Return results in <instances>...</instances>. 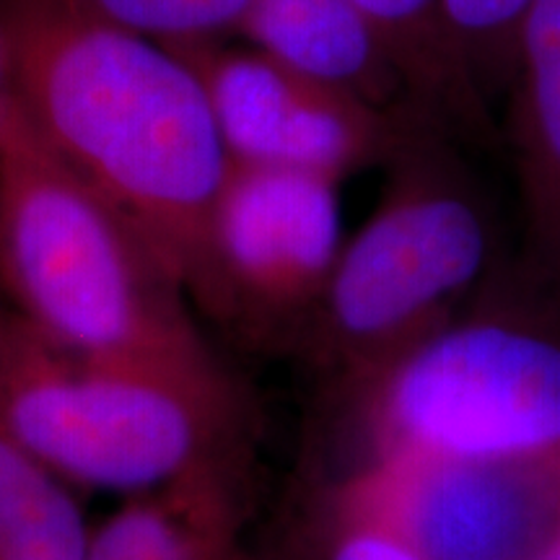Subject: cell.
Returning a JSON list of instances; mask_svg holds the SVG:
<instances>
[{
    "label": "cell",
    "mask_w": 560,
    "mask_h": 560,
    "mask_svg": "<svg viewBox=\"0 0 560 560\" xmlns=\"http://www.w3.org/2000/svg\"><path fill=\"white\" fill-rule=\"evenodd\" d=\"M11 96L70 172L151 244L187 299L231 156L179 50L79 0H0Z\"/></svg>",
    "instance_id": "6da1fadb"
},
{
    "label": "cell",
    "mask_w": 560,
    "mask_h": 560,
    "mask_svg": "<svg viewBox=\"0 0 560 560\" xmlns=\"http://www.w3.org/2000/svg\"><path fill=\"white\" fill-rule=\"evenodd\" d=\"M0 423L73 488L128 495L202 470H247V392L215 350L91 355L0 306Z\"/></svg>",
    "instance_id": "7a4b0ae2"
},
{
    "label": "cell",
    "mask_w": 560,
    "mask_h": 560,
    "mask_svg": "<svg viewBox=\"0 0 560 560\" xmlns=\"http://www.w3.org/2000/svg\"><path fill=\"white\" fill-rule=\"evenodd\" d=\"M342 402L353 457L340 472L408 459L560 452V283L520 265Z\"/></svg>",
    "instance_id": "3957f363"
},
{
    "label": "cell",
    "mask_w": 560,
    "mask_h": 560,
    "mask_svg": "<svg viewBox=\"0 0 560 560\" xmlns=\"http://www.w3.org/2000/svg\"><path fill=\"white\" fill-rule=\"evenodd\" d=\"M0 289L34 332L79 353L187 359L210 350L174 272L47 149L13 96L0 117Z\"/></svg>",
    "instance_id": "277c9868"
},
{
    "label": "cell",
    "mask_w": 560,
    "mask_h": 560,
    "mask_svg": "<svg viewBox=\"0 0 560 560\" xmlns=\"http://www.w3.org/2000/svg\"><path fill=\"white\" fill-rule=\"evenodd\" d=\"M457 136L423 122L384 172L374 210L340 249L296 348L332 392L454 317L499 270L495 223Z\"/></svg>",
    "instance_id": "5b68a950"
},
{
    "label": "cell",
    "mask_w": 560,
    "mask_h": 560,
    "mask_svg": "<svg viewBox=\"0 0 560 560\" xmlns=\"http://www.w3.org/2000/svg\"><path fill=\"white\" fill-rule=\"evenodd\" d=\"M340 182L231 164L190 301L260 346H291L317 310L342 244Z\"/></svg>",
    "instance_id": "8992f818"
},
{
    "label": "cell",
    "mask_w": 560,
    "mask_h": 560,
    "mask_svg": "<svg viewBox=\"0 0 560 560\" xmlns=\"http://www.w3.org/2000/svg\"><path fill=\"white\" fill-rule=\"evenodd\" d=\"M234 39L174 47L206 86L231 164L342 182L371 166L384 170L418 125L436 122L420 112L380 107Z\"/></svg>",
    "instance_id": "52a82bcc"
},
{
    "label": "cell",
    "mask_w": 560,
    "mask_h": 560,
    "mask_svg": "<svg viewBox=\"0 0 560 560\" xmlns=\"http://www.w3.org/2000/svg\"><path fill=\"white\" fill-rule=\"evenodd\" d=\"M338 475L359 482L425 560H537L560 532V452Z\"/></svg>",
    "instance_id": "ba28073f"
},
{
    "label": "cell",
    "mask_w": 560,
    "mask_h": 560,
    "mask_svg": "<svg viewBox=\"0 0 560 560\" xmlns=\"http://www.w3.org/2000/svg\"><path fill=\"white\" fill-rule=\"evenodd\" d=\"M506 91L524 215L522 262L560 283V0H532Z\"/></svg>",
    "instance_id": "9c48e42d"
},
{
    "label": "cell",
    "mask_w": 560,
    "mask_h": 560,
    "mask_svg": "<svg viewBox=\"0 0 560 560\" xmlns=\"http://www.w3.org/2000/svg\"><path fill=\"white\" fill-rule=\"evenodd\" d=\"M244 516L247 470H202L128 495L91 527L83 560H249Z\"/></svg>",
    "instance_id": "30bf717a"
},
{
    "label": "cell",
    "mask_w": 560,
    "mask_h": 560,
    "mask_svg": "<svg viewBox=\"0 0 560 560\" xmlns=\"http://www.w3.org/2000/svg\"><path fill=\"white\" fill-rule=\"evenodd\" d=\"M236 39L380 107L425 115L382 34L355 0H252Z\"/></svg>",
    "instance_id": "8fae6325"
},
{
    "label": "cell",
    "mask_w": 560,
    "mask_h": 560,
    "mask_svg": "<svg viewBox=\"0 0 560 560\" xmlns=\"http://www.w3.org/2000/svg\"><path fill=\"white\" fill-rule=\"evenodd\" d=\"M408 81L425 115L459 138L490 130L488 104L475 94L446 45L441 0H355Z\"/></svg>",
    "instance_id": "7c38bea8"
},
{
    "label": "cell",
    "mask_w": 560,
    "mask_h": 560,
    "mask_svg": "<svg viewBox=\"0 0 560 560\" xmlns=\"http://www.w3.org/2000/svg\"><path fill=\"white\" fill-rule=\"evenodd\" d=\"M73 486L0 423V560H83L91 527Z\"/></svg>",
    "instance_id": "4fadbf2b"
},
{
    "label": "cell",
    "mask_w": 560,
    "mask_h": 560,
    "mask_svg": "<svg viewBox=\"0 0 560 560\" xmlns=\"http://www.w3.org/2000/svg\"><path fill=\"white\" fill-rule=\"evenodd\" d=\"M289 560H425L369 493L335 475L312 495Z\"/></svg>",
    "instance_id": "5bb4252c"
},
{
    "label": "cell",
    "mask_w": 560,
    "mask_h": 560,
    "mask_svg": "<svg viewBox=\"0 0 560 560\" xmlns=\"http://www.w3.org/2000/svg\"><path fill=\"white\" fill-rule=\"evenodd\" d=\"M532 0H441L446 45L482 102L506 91L516 32Z\"/></svg>",
    "instance_id": "9a60e30c"
},
{
    "label": "cell",
    "mask_w": 560,
    "mask_h": 560,
    "mask_svg": "<svg viewBox=\"0 0 560 560\" xmlns=\"http://www.w3.org/2000/svg\"><path fill=\"white\" fill-rule=\"evenodd\" d=\"M79 3L128 32L143 34L170 47H190L240 37L252 0H79Z\"/></svg>",
    "instance_id": "2e32d148"
},
{
    "label": "cell",
    "mask_w": 560,
    "mask_h": 560,
    "mask_svg": "<svg viewBox=\"0 0 560 560\" xmlns=\"http://www.w3.org/2000/svg\"><path fill=\"white\" fill-rule=\"evenodd\" d=\"M11 100V70H9V45H5L3 21H0V117Z\"/></svg>",
    "instance_id": "e0dca14e"
},
{
    "label": "cell",
    "mask_w": 560,
    "mask_h": 560,
    "mask_svg": "<svg viewBox=\"0 0 560 560\" xmlns=\"http://www.w3.org/2000/svg\"><path fill=\"white\" fill-rule=\"evenodd\" d=\"M537 560H560V532L556 535V540H552L545 552Z\"/></svg>",
    "instance_id": "ac0fdd59"
}]
</instances>
